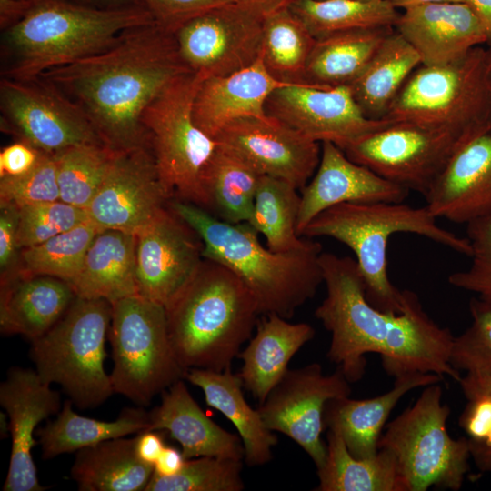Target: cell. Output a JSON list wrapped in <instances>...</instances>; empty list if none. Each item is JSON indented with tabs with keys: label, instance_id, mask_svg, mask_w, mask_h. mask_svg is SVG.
Masks as SVG:
<instances>
[{
	"label": "cell",
	"instance_id": "cell-1",
	"mask_svg": "<svg viewBox=\"0 0 491 491\" xmlns=\"http://www.w3.org/2000/svg\"><path fill=\"white\" fill-rule=\"evenodd\" d=\"M319 262L326 295L315 316L331 334L327 358L350 383L363 378L368 353L378 354L395 378L434 373L458 382L461 373L449 361L455 336L428 316L415 292L404 290L401 313L385 312L367 300L355 259L322 252Z\"/></svg>",
	"mask_w": 491,
	"mask_h": 491
},
{
	"label": "cell",
	"instance_id": "cell-2",
	"mask_svg": "<svg viewBox=\"0 0 491 491\" xmlns=\"http://www.w3.org/2000/svg\"><path fill=\"white\" fill-rule=\"evenodd\" d=\"M187 72L174 33L152 23L126 29L108 49L39 77L85 113L107 147L124 152L151 147L143 113Z\"/></svg>",
	"mask_w": 491,
	"mask_h": 491
},
{
	"label": "cell",
	"instance_id": "cell-3",
	"mask_svg": "<svg viewBox=\"0 0 491 491\" xmlns=\"http://www.w3.org/2000/svg\"><path fill=\"white\" fill-rule=\"evenodd\" d=\"M171 208L201 238L203 257L224 265L242 280L260 316L291 318L323 283L319 242L313 240L302 250L276 253L260 243L259 234L247 222L231 224L180 200Z\"/></svg>",
	"mask_w": 491,
	"mask_h": 491
},
{
	"label": "cell",
	"instance_id": "cell-4",
	"mask_svg": "<svg viewBox=\"0 0 491 491\" xmlns=\"http://www.w3.org/2000/svg\"><path fill=\"white\" fill-rule=\"evenodd\" d=\"M165 308L170 343L185 371L230 369L260 316L242 280L205 257Z\"/></svg>",
	"mask_w": 491,
	"mask_h": 491
},
{
	"label": "cell",
	"instance_id": "cell-5",
	"mask_svg": "<svg viewBox=\"0 0 491 491\" xmlns=\"http://www.w3.org/2000/svg\"><path fill=\"white\" fill-rule=\"evenodd\" d=\"M155 23L145 6L98 8L60 0L35 2L1 31V77L31 80L101 53L126 29Z\"/></svg>",
	"mask_w": 491,
	"mask_h": 491
},
{
	"label": "cell",
	"instance_id": "cell-6",
	"mask_svg": "<svg viewBox=\"0 0 491 491\" xmlns=\"http://www.w3.org/2000/svg\"><path fill=\"white\" fill-rule=\"evenodd\" d=\"M426 206L406 204L344 203L316 215L305 228L302 236H326L348 246L356 256L366 286L367 300L379 310L401 313L404 290L396 288L388 277L387 245L396 233H412L470 256L467 237H461L436 223Z\"/></svg>",
	"mask_w": 491,
	"mask_h": 491
},
{
	"label": "cell",
	"instance_id": "cell-7",
	"mask_svg": "<svg viewBox=\"0 0 491 491\" xmlns=\"http://www.w3.org/2000/svg\"><path fill=\"white\" fill-rule=\"evenodd\" d=\"M486 48L476 46L441 65H420L409 75L384 119L472 137L491 127Z\"/></svg>",
	"mask_w": 491,
	"mask_h": 491
},
{
	"label": "cell",
	"instance_id": "cell-8",
	"mask_svg": "<svg viewBox=\"0 0 491 491\" xmlns=\"http://www.w3.org/2000/svg\"><path fill=\"white\" fill-rule=\"evenodd\" d=\"M112 304L77 297L45 335L32 340L30 356L46 384H58L80 409L95 408L115 392L104 363Z\"/></svg>",
	"mask_w": 491,
	"mask_h": 491
},
{
	"label": "cell",
	"instance_id": "cell-9",
	"mask_svg": "<svg viewBox=\"0 0 491 491\" xmlns=\"http://www.w3.org/2000/svg\"><path fill=\"white\" fill-rule=\"evenodd\" d=\"M439 383L425 386L414 404L386 425L378 439V449L396 458L406 491H458L470 469L466 437L455 439L447 432L451 408L442 401Z\"/></svg>",
	"mask_w": 491,
	"mask_h": 491
},
{
	"label": "cell",
	"instance_id": "cell-10",
	"mask_svg": "<svg viewBox=\"0 0 491 491\" xmlns=\"http://www.w3.org/2000/svg\"><path fill=\"white\" fill-rule=\"evenodd\" d=\"M203 79L193 72L173 79L146 106L142 124L169 197L175 195L210 213L202 173L217 144L193 118L194 100Z\"/></svg>",
	"mask_w": 491,
	"mask_h": 491
},
{
	"label": "cell",
	"instance_id": "cell-11",
	"mask_svg": "<svg viewBox=\"0 0 491 491\" xmlns=\"http://www.w3.org/2000/svg\"><path fill=\"white\" fill-rule=\"evenodd\" d=\"M110 343L115 393L144 406L179 379L185 370L171 346L164 306L139 295L112 303Z\"/></svg>",
	"mask_w": 491,
	"mask_h": 491
},
{
	"label": "cell",
	"instance_id": "cell-12",
	"mask_svg": "<svg viewBox=\"0 0 491 491\" xmlns=\"http://www.w3.org/2000/svg\"><path fill=\"white\" fill-rule=\"evenodd\" d=\"M469 138L447 130L391 121L343 151L383 178L425 196L456 150Z\"/></svg>",
	"mask_w": 491,
	"mask_h": 491
},
{
	"label": "cell",
	"instance_id": "cell-13",
	"mask_svg": "<svg viewBox=\"0 0 491 491\" xmlns=\"http://www.w3.org/2000/svg\"><path fill=\"white\" fill-rule=\"evenodd\" d=\"M0 112L2 130L48 155L84 144L105 145L85 113L42 77H1Z\"/></svg>",
	"mask_w": 491,
	"mask_h": 491
},
{
	"label": "cell",
	"instance_id": "cell-14",
	"mask_svg": "<svg viewBox=\"0 0 491 491\" xmlns=\"http://www.w3.org/2000/svg\"><path fill=\"white\" fill-rule=\"evenodd\" d=\"M263 23L262 15L232 1L191 18L174 35L185 65L205 79L252 65L261 56Z\"/></svg>",
	"mask_w": 491,
	"mask_h": 491
},
{
	"label": "cell",
	"instance_id": "cell-15",
	"mask_svg": "<svg viewBox=\"0 0 491 491\" xmlns=\"http://www.w3.org/2000/svg\"><path fill=\"white\" fill-rule=\"evenodd\" d=\"M350 395V382L339 368L325 375L320 364L311 363L288 369L256 409L267 429L295 441L318 468L326 456L321 437L325 406Z\"/></svg>",
	"mask_w": 491,
	"mask_h": 491
},
{
	"label": "cell",
	"instance_id": "cell-16",
	"mask_svg": "<svg viewBox=\"0 0 491 491\" xmlns=\"http://www.w3.org/2000/svg\"><path fill=\"white\" fill-rule=\"evenodd\" d=\"M266 114L306 138L331 142L344 150L366 134L391 121L367 118L348 85H286L274 90L265 105Z\"/></svg>",
	"mask_w": 491,
	"mask_h": 491
},
{
	"label": "cell",
	"instance_id": "cell-17",
	"mask_svg": "<svg viewBox=\"0 0 491 491\" xmlns=\"http://www.w3.org/2000/svg\"><path fill=\"white\" fill-rule=\"evenodd\" d=\"M169 198L151 147H141L116 152L85 212L100 230L137 235L165 209Z\"/></svg>",
	"mask_w": 491,
	"mask_h": 491
},
{
	"label": "cell",
	"instance_id": "cell-18",
	"mask_svg": "<svg viewBox=\"0 0 491 491\" xmlns=\"http://www.w3.org/2000/svg\"><path fill=\"white\" fill-rule=\"evenodd\" d=\"M214 139L261 175L283 179L298 190L314 175L321 155L320 143L268 115L233 120Z\"/></svg>",
	"mask_w": 491,
	"mask_h": 491
},
{
	"label": "cell",
	"instance_id": "cell-19",
	"mask_svg": "<svg viewBox=\"0 0 491 491\" xmlns=\"http://www.w3.org/2000/svg\"><path fill=\"white\" fill-rule=\"evenodd\" d=\"M135 236L137 293L165 307L198 268L202 240L172 208H165Z\"/></svg>",
	"mask_w": 491,
	"mask_h": 491
},
{
	"label": "cell",
	"instance_id": "cell-20",
	"mask_svg": "<svg viewBox=\"0 0 491 491\" xmlns=\"http://www.w3.org/2000/svg\"><path fill=\"white\" fill-rule=\"evenodd\" d=\"M0 404L9 418L12 447L4 491H44L38 482L33 460V447L38 444L34 432L40 422L58 414L59 394L45 383L35 370L15 366L0 386Z\"/></svg>",
	"mask_w": 491,
	"mask_h": 491
},
{
	"label": "cell",
	"instance_id": "cell-21",
	"mask_svg": "<svg viewBox=\"0 0 491 491\" xmlns=\"http://www.w3.org/2000/svg\"><path fill=\"white\" fill-rule=\"evenodd\" d=\"M410 191L359 165L331 142L321 143L318 166L301 189L296 221L299 236L323 211L344 203H401Z\"/></svg>",
	"mask_w": 491,
	"mask_h": 491
},
{
	"label": "cell",
	"instance_id": "cell-22",
	"mask_svg": "<svg viewBox=\"0 0 491 491\" xmlns=\"http://www.w3.org/2000/svg\"><path fill=\"white\" fill-rule=\"evenodd\" d=\"M425 198L436 218L456 224L491 213V127L456 150Z\"/></svg>",
	"mask_w": 491,
	"mask_h": 491
},
{
	"label": "cell",
	"instance_id": "cell-23",
	"mask_svg": "<svg viewBox=\"0 0 491 491\" xmlns=\"http://www.w3.org/2000/svg\"><path fill=\"white\" fill-rule=\"evenodd\" d=\"M418 53L421 65H441L487 43L485 28L467 3L442 2L405 9L395 25Z\"/></svg>",
	"mask_w": 491,
	"mask_h": 491
},
{
	"label": "cell",
	"instance_id": "cell-24",
	"mask_svg": "<svg viewBox=\"0 0 491 491\" xmlns=\"http://www.w3.org/2000/svg\"><path fill=\"white\" fill-rule=\"evenodd\" d=\"M286 85L267 72L261 55L243 70L203 79L193 104L194 122L214 139L233 120L245 116L266 117L268 96Z\"/></svg>",
	"mask_w": 491,
	"mask_h": 491
},
{
	"label": "cell",
	"instance_id": "cell-25",
	"mask_svg": "<svg viewBox=\"0 0 491 491\" xmlns=\"http://www.w3.org/2000/svg\"><path fill=\"white\" fill-rule=\"evenodd\" d=\"M148 414L149 430L169 434L181 445L185 459L199 456L244 459L239 436L210 419L192 397L183 379L165 389L161 403Z\"/></svg>",
	"mask_w": 491,
	"mask_h": 491
},
{
	"label": "cell",
	"instance_id": "cell-26",
	"mask_svg": "<svg viewBox=\"0 0 491 491\" xmlns=\"http://www.w3.org/2000/svg\"><path fill=\"white\" fill-rule=\"evenodd\" d=\"M443 379V376L434 373H415L395 378L390 390L375 397L331 399L324 410L325 428L341 436L355 457L374 456L378 452L377 444L382 430L399 400L412 389Z\"/></svg>",
	"mask_w": 491,
	"mask_h": 491
},
{
	"label": "cell",
	"instance_id": "cell-27",
	"mask_svg": "<svg viewBox=\"0 0 491 491\" xmlns=\"http://www.w3.org/2000/svg\"><path fill=\"white\" fill-rule=\"evenodd\" d=\"M75 298L70 284L56 277L25 274L5 277L0 299L1 333L35 340L62 318Z\"/></svg>",
	"mask_w": 491,
	"mask_h": 491
},
{
	"label": "cell",
	"instance_id": "cell-28",
	"mask_svg": "<svg viewBox=\"0 0 491 491\" xmlns=\"http://www.w3.org/2000/svg\"><path fill=\"white\" fill-rule=\"evenodd\" d=\"M315 336L307 323H290L276 314L263 315L256 333L237 357L243 365L237 373L243 386L259 404L288 370L295 354Z\"/></svg>",
	"mask_w": 491,
	"mask_h": 491
},
{
	"label": "cell",
	"instance_id": "cell-29",
	"mask_svg": "<svg viewBox=\"0 0 491 491\" xmlns=\"http://www.w3.org/2000/svg\"><path fill=\"white\" fill-rule=\"evenodd\" d=\"M136 236L106 229L89 246L82 267L69 283L77 297L105 299L111 304L137 293Z\"/></svg>",
	"mask_w": 491,
	"mask_h": 491
},
{
	"label": "cell",
	"instance_id": "cell-30",
	"mask_svg": "<svg viewBox=\"0 0 491 491\" xmlns=\"http://www.w3.org/2000/svg\"><path fill=\"white\" fill-rule=\"evenodd\" d=\"M185 379L202 389L206 404L222 413L235 427L244 446V460L249 466H263L272 457L277 444L256 408H252L243 393V383L231 368L223 372L190 368Z\"/></svg>",
	"mask_w": 491,
	"mask_h": 491
},
{
	"label": "cell",
	"instance_id": "cell-31",
	"mask_svg": "<svg viewBox=\"0 0 491 491\" xmlns=\"http://www.w3.org/2000/svg\"><path fill=\"white\" fill-rule=\"evenodd\" d=\"M154 466L135 453V437L108 439L76 451L71 476L81 491H145Z\"/></svg>",
	"mask_w": 491,
	"mask_h": 491
},
{
	"label": "cell",
	"instance_id": "cell-32",
	"mask_svg": "<svg viewBox=\"0 0 491 491\" xmlns=\"http://www.w3.org/2000/svg\"><path fill=\"white\" fill-rule=\"evenodd\" d=\"M394 30L393 26L356 29L316 38L306 67L305 84L348 85Z\"/></svg>",
	"mask_w": 491,
	"mask_h": 491
},
{
	"label": "cell",
	"instance_id": "cell-33",
	"mask_svg": "<svg viewBox=\"0 0 491 491\" xmlns=\"http://www.w3.org/2000/svg\"><path fill=\"white\" fill-rule=\"evenodd\" d=\"M420 65L418 53L395 29L348 85L363 114L372 120L384 119L402 86Z\"/></svg>",
	"mask_w": 491,
	"mask_h": 491
},
{
	"label": "cell",
	"instance_id": "cell-34",
	"mask_svg": "<svg viewBox=\"0 0 491 491\" xmlns=\"http://www.w3.org/2000/svg\"><path fill=\"white\" fill-rule=\"evenodd\" d=\"M316 474V491H406L389 451L378 449L374 456L355 457L341 436L329 430L326 459Z\"/></svg>",
	"mask_w": 491,
	"mask_h": 491
},
{
	"label": "cell",
	"instance_id": "cell-35",
	"mask_svg": "<svg viewBox=\"0 0 491 491\" xmlns=\"http://www.w3.org/2000/svg\"><path fill=\"white\" fill-rule=\"evenodd\" d=\"M72 405L66 400L57 417L36 430L44 459L149 430V414L142 408H125L115 420L102 421L79 416Z\"/></svg>",
	"mask_w": 491,
	"mask_h": 491
},
{
	"label": "cell",
	"instance_id": "cell-36",
	"mask_svg": "<svg viewBox=\"0 0 491 491\" xmlns=\"http://www.w3.org/2000/svg\"><path fill=\"white\" fill-rule=\"evenodd\" d=\"M261 176L246 161L217 144L202 173L210 213L231 224L247 222Z\"/></svg>",
	"mask_w": 491,
	"mask_h": 491
},
{
	"label": "cell",
	"instance_id": "cell-37",
	"mask_svg": "<svg viewBox=\"0 0 491 491\" xmlns=\"http://www.w3.org/2000/svg\"><path fill=\"white\" fill-rule=\"evenodd\" d=\"M290 183L269 175L260 177L247 223L265 236L266 247L276 253L298 251L313 240L296 233L300 195Z\"/></svg>",
	"mask_w": 491,
	"mask_h": 491
},
{
	"label": "cell",
	"instance_id": "cell-38",
	"mask_svg": "<svg viewBox=\"0 0 491 491\" xmlns=\"http://www.w3.org/2000/svg\"><path fill=\"white\" fill-rule=\"evenodd\" d=\"M315 43L316 38L289 8L264 16L262 60L277 81L306 85V67Z\"/></svg>",
	"mask_w": 491,
	"mask_h": 491
},
{
	"label": "cell",
	"instance_id": "cell-39",
	"mask_svg": "<svg viewBox=\"0 0 491 491\" xmlns=\"http://www.w3.org/2000/svg\"><path fill=\"white\" fill-rule=\"evenodd\" d=\"M288 8L315 38L356 29L395 27L401 14L389 0H297Z\"/></svg>",
	"mask_w": 491,
	"mask_h": 491
},
{
	"label": "cell",
	"instance_id": "cell-40",
	"mask_svg": "<svg viewBox=\"0 0 491 491\" xmlns=\"http://www.w3.org/2000/svg\"><path fill=\"white\" fill-rule=\"evenodd\" d=\"M117 151L101 144H84L52 155L60 200L83 208L101 187Z\"/></svg>",
	"mask_w": 491,
	"mask_h": 491
},
{
	"label": "cell",
	"instance_id": "cell-41",
	"mask_svg": "<svg viewBox=\"0 0 491 491\" xmlns=\"http://www.w3.org/2000/svg\"><path fill=\"white\" fill-rule=\"evenodd\" d=\"M100 230L86 220L41 244L23 248V273L49 276L70 283L79 273L86 252Z\"/></svg>",
	"mask_w": 491,
	"mask_h": 491
},
{
	"label": "cell",
	"instance_id": "cell-42",
	"mask_svg": "<svg viewBox=\"0 0 491 491\" xmlns=\"http://www.w3.org/2000/svg\"><path fill=\"white\" fill-rule=\"evenodd\" d=\"M242 460L199 456L186 459L180 472L172 476L153 473L145 491H241Z\"/></svg>",
	"mask_w": 491,
	"mask_h": 491
},
{
	"label": "cell",
	"instance_id": "cell-43",
	"mask_svg": "<svg viewBox=\"0 0 491 491\" xmlns=\"http://www.w3.org/2000/svg\"><path fill=\"white\" fill-rule=\"evenodd\" d=\"M86 220L85 209L61 200L22 207L18 209V247L36 246Z\"/></svg>",
	"mask_w": 491,
	"mask_h": 491
},
{
	"label": "cell",
	"instance_id": "cell-44",
	"mask_svg": "<svg viewBox=\"0 0 491 491\" xmlns=\"http://www.w3.org/2000/svg\"><path fill=\"white\" fill-rule=\"evenodd\" d=\"M472 322L455 336L450 365L460 372H477L491 376V307L476 297L469 304Z\"/></svg>",
	"mask_w": 491,
	"mask_h": 491
},
{
	"label": "cell",
	"instance_id": "cell-45",
	"mask_svg": "<svg viewBox=\"0 0 491 491\" xmlns=\"http://www.w3.org/2000/svg\"><path fill=\"white\" fill-rule=\"evenodd\" d=\"M471 246V264L467 269L452 273L448 283L471 292L482 304L491 307V213L466 224Z\"/></svg>",
	"mask_w": 491,
	"mask_h": 491
},
{
	"label": "cell",
	"instance_id": "cell-46",
	"mask_svg": "<svg viewBox=\"0 0 491 491\" xmlns=\"http://www.w3.org/2000/svg\"><path fill=\"white\" fill-rule=\"evenodd\" d=\"M60 200L54 156L43 153L36 165L19 176L0 178V206L16 209Z\"/></svg>",
	"mask_w": 491,
	"mask_h": 491
},
{
	"label": "cell",
	"instance_id": "cell-47",
	"mask_svg": "<svg viewBox=\"0 0 491 491\" xmlns=\"http://www.w3.org/2000/svg\"><path fill=\"white\" fill-rule=\"evenodd\" d=\"M467 402L458 424L467 439L470 457L482 472H491V394L464 393Z\"/></svg>",
	"mask_w": 491,
	"mask_h": 491
},
{
	"label": "cell",
	"instance_id": "cell-48",
	"mask_svg": "<svg viewBox=\"0 0 491 491\" xmlns=\"http://www.w3.org/2000/svg\"><path fill=\"white\" fill-rule=\"evenodd\" d=\"M155 23L175 33L191 18L232 0H141Z\"/></svg>",
	"mask_w": 491,
	"mask_h": 491
},
{
	"label": "cell",
	"instance_id": "cell-49",
	"mask_svg": "<svg viewBox=\"0 0 491 491\" xmlns=\"http://www.w3.org/2000/svg\"><path fill=\"white\" fill-rule=\"evenodd\" d=\"M42 155L43 152L22 140L4 147L0 152V178L28 173L36 165Z\"/></svg>",
	"mask_w": 491,
	"mask_h": 491
},
{
	"label": "cell",
	"instance_id": "cell-50",
	"mask_svg": "<svg viewBox=\"0 0 491 491\" xmlns=\"http://www.w3.org/2000/svg\"><path fill=\"white\" fill-rule=\"evenodd\" d=\"M18 209L1 206L0 214V266L6 271L15 262L17 245Z\"/></svg>",
	"mask_w": 491,
	"mask_h": 491
},
{
	"label": "cell",
	"instance_id": "cell-51",
	"mask_svg": "<svg viewBox=\"0 0 491 491\" xmlns=\"http://www.w3.org/2000/svg\"><path fill=\"white\" fill-rule=\"evenodd\" d=\"M165 447L164 435L157 430H145L135 436V453L144 463L154 466Z\"/></svg>",
	"mask_w": 491,
	"mask_h": 491
},
{
	"label": "cell",
	"instance_id": "cell-52",
	"mask_svg": "<svg viewBox=\"0 0 491 491\" xmlns=\"http://www.w3.org/2000/svg\"><path fill=\"white\" fill-rule=\"evenodd\" d=\"M34 2L29 0H0V28L5 30L27 14Z\"/></svg>",
	"mask_w": 491,
	"mask_h": 491
},
{
	"label": "cell",
	"instance_id": "cell-53",
	"mask_svg": "<svg viewBox=\"0 0 491 491\" xmlns=\"http://www.w3.org/2000/svg\"><path fill=\"white\" fill-rule=\"evenodd\" d=\"M185 458L182 450L165 446L154 465V472L161 476H172L183 468Z\"/></svg>",
	"mask_w": 491,
	"mask_h": 491
},
{
	"label": "cell",
	"instance_id": "cell-54",
	"mask_svg": "<svg viewBox=\"0 0 491 491\" xmlns=\"http://www.w3.org/2000/svg\"><path fill=\"white\" fill-rule=\"evenodd\" d=\"M463 394L467 392H486L491 394V376L477 372L466 373L458 380Z\"/></svg>",
	"mask_w": 491,
	"mask_h": 491
},
{
	"label": "cell",
	"instance_id": "cell-55",
	"mask_svg": "<svg viewBox=\"0 0 491 491\" xmlns=\"http://www.w3.org/2000/svg\"><path fill=\"white\" fill-rule=\"evenodd\" d=\"M241 4L255 12L267 15L280 9L288 8L293 3L297 0H232Z\"/></svg>",
	"mask_w": 491,
	"mask_h": 491
},
{
	"label": "cell",
	"instance_id": "cell-56",
	"mask_svg": "<svg viewBox=\"0 0 491 491\" xmlns=\"http://www.w3.org/2000/svg\"><path fill=\"white\" fill-rule=\"evenodd\" d=\"M37 2L41 0H29ZM78 5L94 6L98 8H125L134 6H145L141 0H60Z\"/></svg>",
	"mask_w": 491,
	"mask_h": 491
},
{
	"label": "cell",
	"instance_id": "cell-57",
	"mask_svg": "<svg viewBox=\"0 0 491 491\" xmlns=\"http://www.w3.org/2000/svg\"><path fill=\"white\" fill-rule=\"evenodd\" d=\"M480 19L487 37V45L491 44V0H468Z\"/></svg>",
	"mask_w": 491,
	"mask_h": 491
},
{
	"label": "cell",
	"instance_id": "cell-58",
	"mask_svg": "<svg viewBox=\"0 0 491 491\" xmlns=\"http://www.w3.org/2000/svg\"><path fill=\"white\" fill-rule=\"evenodd\" d=\"M396 9H407L410 7L442 2H459L458 0H389Z\"/></svg>",
	"mask_w": 491,
	"mask_h": 491
},
{
	"label": "cell",
	"instance_id": "cell-59",
	"mask_svg": "<svg viewBox=\"0 0 491 491\" xmlns=\"http://www.w3.org/2000/svg\"><path fill=\"white\" fill-rule=\"evenodd\" d=\"M486 75L489 85L490 95H491V44L488 45V47L486 48Z\"/></svg>",
	"mask_w": 491,
	"mask_h": 491
},
{
	"label": "cell",
	"instance_id": "cell-60",
	"mask_svg": "<svg viewBox=\"0 0 491 491\" xmlns=\"http://www.w3.org/2000/svg\"><path fill=\"white\" fill-rule=\"evenodd\" d=\"M459 2H462V3H467L468 4V0H458Z\"/></svg>",
	"mask_w": 491,
	"mask_h": 491
},
{
	"label": "cell",
	"instance_id": "cell-61",
	"mask_svg": "<svg viewBox=\"0 0 491 491\" xmlns=\"http://www.w3.org/2000/svg\"><path fill=\"white\" fill-rule=\"evenodd\" d=\"M363 1H371V0H363Z\"/></svg>",
	"mask_w": 491,
	"mask_h": 491
}]
</instances>
